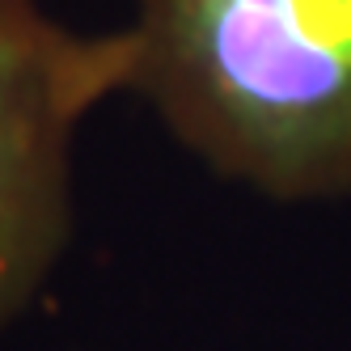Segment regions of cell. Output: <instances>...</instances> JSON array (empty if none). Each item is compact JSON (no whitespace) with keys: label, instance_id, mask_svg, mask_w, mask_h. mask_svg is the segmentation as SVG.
<instances>
[{"label":"cell","instance_id":"6da1fadb","mask_svg":"<svg viewBox=\"0 0 351 351\" xmlns=\"http://www.w3.org/2000/svg\"><path fill=\"white\" fill-rule=\"evenodd\" d=\"M132 93L212 173L280 204L351 195V0H136Z\"/></svg>","mask_w":351,"mask_h":351},{"label":"cell","instance_id":"7a4b0ae2","mask_svg":"<svg viewBox=\"0 0 351 351\" xmlns=\"http://www.w3.org/2000/svg\"><path fill=\"white\" fill-rule=\"evenodd\" d=\"M128 85V30L81 34L43 0H0V330L26 313L68 245L85 114Z\"/></svg>","mask_w":351,"mask_h":351}]
</instances>
